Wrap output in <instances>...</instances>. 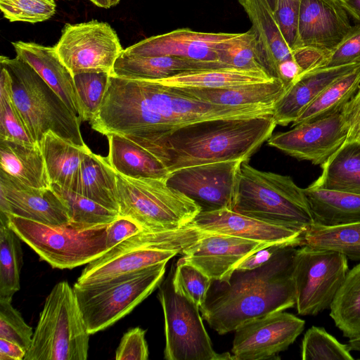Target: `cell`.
<instances>
[{
	"instance_id": "cell-45",
	"label": "cell",
	"mask_w": 360,
	"mask_h": 360,
	"mask_svg": "<svg viewBox=\"0 0 360 360\" xmlns=\"http://www.w3.org/2000/svg\"><path fill=\"white\" fill-rule=\"evenodd\" d=\"M360 64V25L333 51L318 69Z\"/></svg>"
},
{
	"instance_id": "cell-33",
	"label": "cell",
	"mask_w": 360,
	"mask_h": 360,
	"mask_svg": "<svg viewBox=\"0 0 360 360\" xmlns=\"http://www.w3.org/2000/svg\"><path fill=\"white\" fill-rule=\"evenodd\" d=\"M330 316L345 337H360V263L348 271L330 307Z\"/></svg>"
},
{
	"instance_id": "cell-58",
	"label": "cell",
	"mask_w": 360,
	"mask_h": 360,
	"mask_svg": "<svg viewBox=\"0 0 360 360\" xmlns=\"http://www.w3.org/2000/svg\"><path fill=\"white\" fill-rule=\"evenodd\" d=\"M120 0H109L110 7L116 6Z\"/></svg>"
},
{
	"instance_id": "cell-18",
	"label": "cell",
	"mask_w": 360,
	"mask_h": 360,
	"mask_svg": "<svg viewBox=\"0 0 360 360\" xmlns=\"http://www.w3.org/2000/svg\"><path fill=\"white\" fill-rule=\"evenodd\" d=\"M354 27L340 0H301L293 49L311 46L330 53Z\"/></svg>"
},
{
	"instance_id": "cell-27",
	"label": "cell",
	"mask_w": 360,
	"mask_h": 360,
	"mask_svg": "<svg viewBox=\"0 0 360 360\" xmlns=\"http://www.w3.org/2000/svg\"><path fill=\"white\" fill-rule=\"evenodd\" d=\"M0 165L1 170L26 186L51 187L39 144L0 140Z\"/></svg>"
},
{
	"instance_id": "cell-21",
	"label": "cell",
	"mask_w": 360,
	"mask_h": 360,
	"mask_svg": "<svg viewBox=\"0 0 360 360\" xmlns=\"http://www.w3.org/2000/svg\"><path fill=\"white\" fill-rule=\"evenodd\" d=\"M359 66L352 64L302 73L274 104L273 117L276 125L293 123L325 88Z\"/></svg>"
},
{
	"instance_id": "cell-26",
	"label": "cell",
	"mask_w": 360,
	"mask_h": 360,
	"mask_svg": "<svg viewBox=\"0 0 360 360\" xmlns=\"http://www.w3.org/2000/svg\"><path fill=\"white\" fill-rule=\"evenodd\" d=\"M181 93L209 103L226 106L274 105L285 91L278 78L220 89L176 88Z\"/></svg>"
},
{
	"instance_id": "cell-50",
	"label": "cell",
	"mask_w": 360,
	"mask_h": 360,
	"mask_svg": "<svg viewBox=\"0 0 360 360\" xmlns=\"http://www.w3.org/2000/svg\"><path fill=\"white\" fill-rule=\"evenodd\" d=\"M330 52L311 46H302L292 50V57L302 73L318 69Z\"/></svg>"
},
{
	"instance_id": "cell-20",
	"label": "cell",
	"mask_w": 360,
	"mask_h": 360,
	"mask_svg": "<svg viewBox=\"0 0 360 360\" xmlns=\"http://www.w3.org/2000/svg\"><path fill=\"white\" fill-rule=\"evenodd\" d=\"M209 232L267 243H290L300 246L302 233L288 227L267 223L228 208L200 212L190 224Z\"/></svg>"
},
{
	"instance_id": "cell-30",
	"label": "cell",
	"mask_w": 360,
	"mask_h": 360,
	"mask_svg": "<svg viewBox=\"0 0 360 360\" xmlns=\"http://www.w3.org/2000/svg\"><path fill=\"white\" fill-rule=\"evenodd\" d=\"M271 78L262 71L223 67L186 71L153 81L174 88L220 89L265 82Z\"/></svg>"
},
{
	"instance_id": "cell-46",
	"label": "cell",
	"mask_w": 360,
	"mask_h": 360,
	"mask_svg": "<svg viewBox=\"0 0 360 360\" xmlns=\"http://www.w3.org/2000/svg\"><path fill=\"white\" fill-rule=\"evenodd\" d=\"M300 1L301 0H277L273 11L281 33L292 51L297 37Z\"/></svg>"
},
{
	"instance_id": "cell-15",
	"label": "cell",
	"mask_w": 360,
	"mask_h": 360,
	"mask_svg": "<svg viewBox=\"0 0 360 360\" xmlns=\"http://www.w3.org/2000/svg\"><path fill=\"white\" fill-rule=\"evenodd\" d=\"M347 135L340 112L272 134L267 143L296 159L321 166L342 146Z\"/></svg>"
},
{
	"instance_id": "cell-32",
	"label": "cell",
	"mask_w": 360,
	"mask_h": 360,
	"mask_svg": "<svg viewBox=\"0 0 360 360\" xmlns=\"http://www.w3.org/2000/svg\"><path fill=\"white\" fill-rule=\"evenodd\" d=\"M77 193L118 212L116 171L107 157L90 150L83 159Z\"/></svg>"
},
{
	"instance_id": "cell-34",
	"label": "cell",
	"mask_w": 360,
	"mask_h": 360,
	"mask_svg": "<svg viewBox=\"0 0 360 360\" xmlns=\"http://www.w3.org/2000/svg\"><path fill=\"white\" fill-rule=\"evenodd\" d=\"M360 87V66L325 88L292 123L313 122L340 112Z\"/></svg>"
},
{
	"instance_id": "cell-16",
	"label": "cell",
	"mask_w": 360,
	"mask_h": 360,
	"mask_svg": "<svg viewBox=\"0 0 360 360\" xmlns=\"http://www.w3.org/2000/svg\"><path fill=\"white\" fill-rule=\"evenodd\" d=\"M278 243H290L259 242L229 235L209 233L185 249L181 255L186 262L201 270L212 280L224 281L248 257Z\"/></svg>"
},
{
	"instance_id": "cell-4",
	"label": "cell",
	"mask_w": 360,
	"mask_h": 360,
	"mask_svg": "<svg viewBox=\"0 0 360 360\" xmlns=\"http://www.w3.org/2000/svg\"><path fill=\"white\" fill-rule=\"evenodd\" d=\"M210 233L189 224L181 229H144L88 263L75 283L94 284L167 262Z\"/></svg>"
},
{
	"instance_id": "cell-29",
	"label": "cell",
	"mask_w": 360,
	"mask_h": 360,
	"mask_svg": "<svg viewBox=\"0 0 360 360\" xmlns=\"http://www.w3.org/2000/svg\"><path fill=\"white\" fill-rule=\"evenodd\" d=\"M304 191L314 224L333 226L360 221V194L310 186Z\"/></svg>"
},
{
	"instance_id": "cell-19",
	"label": "cell",
	"mask_w": 360,
	"mask_h": 360,
	"mask_svg": "<svg viewBox=\"0 0 360 360\" xmlns=\"http://www.w3.org/2000/svg\"><path fill=\"white\" fill-rule=\"evenodd\" d=\"M236 34L181 28L144 39L123 51L131 56H169L196 60L219 61L217 50L219 45Z\"/></svg>"
},
{
	"instance_id": "cell-3",
	"label": "cell",
	"mask_w": 360,
	"mask_h": 360,
	"mask_svg": "<svg viewBox=\"0 0 360 360\" xmlns=\"http://www.w3.org/2000/svg\"><path fill=\"white\" fill-rule=\"evenodd\" d=\"M232 210L304 233L314 224L304 188L287 175L240 164Z\"/></svg>"
},
{
	"instance_id": "cell-48",
	"label": "cell",
	"mask_w": 360,
	"mask_h": 360,
	"mask_svg": "<svg viewBox=\"0 0 360 360\" xmlns=\"http://www.w3.org/2000/svg\"><path fill=\"white\" fill-rule=\"evenodd\" d=\"M144 229L133 219L118 216V217L108 225L106 234V245L110 249Z\"/></svg>"
},
{
	"instance_id": "cell-49",
	"label": "cell",
	"mask_w": 360,
	"mask_h": 360,
	"mask_svg": "<svg viewBox=\"0 0 360 360\" xmlns=\"http://www.w3.org/2000/svg\"><path fill=\"white\" fill-rule=\"evenodd\" d=\"M341 114L347 130L345 143L360 142V87L344 105Z\"/></svg>"
},
{
	"instance_id": "cell-10",
	"label": "cell",
	"mask_w": 360,
	"mask_h": 360,
	"mask_svg": "<svg viewBox=\"0 0 360 360\" xmlns=\"http://www.w3.org/2000/svg\"><path fill=\"white\" fill-rule=\"evenodd\" d=\"M172 274L173 269L159 285L158 293L165 318V359H233L229 353L217 354L214 350L200 307L174 290Z\"/></svg>"
},
{
	"instance_id": "cell-28",
	"label": "cell",
	"mask_w": 360,
	"mask_h": 360,
	"mask_svg": "<svg viewBox=\"0 0 360 360\" xmlns=\"http://www.w3.org/2000/svg\"><path fill=\"white\" fill-rule=\"evenodd\" d=\"M108 140V160L118 173L131 178L166 179L169 172L154 155L137 143L117 134Z\"/></svg>"
},
{
	"instance_id": "cell-13",
	"label": "cell",
	"mask_w": 360,
	"mask_h": 360,
	"mask_svg": "<svg viewBox=\"0 0 360 360\" xmlns=\"http://www.w3.org/2000/svg\"><path fill=\"white\" fill-rule=\"evenodd\" d=\"M241 160H225L177 169L167 184L193 200L201 212L232 209Z\"/></svg>"
},
{
	"instance_id": "cell-22",
	"label": "cell",
	"mask_w": 360,
	"mask_h": 360,
	"mask_svg": "<svg viewBox=\"0 0 360 360\" xmlns=\"http://www.w3.org/2000/svg\"><path fill=\"white\" fill-rule=\"evenodd\" d=\"M16 56L27 62L82 120V108L74 77L61 61L55 47L34 42L13 41Z\"/></svg>"
},
{
	"instance_id": "cell-36",
	"label": "cell",
	"mask_w": 360,
	"mask_h": 360,
	"mask_svg": "<svg viewBox=\"0 0 360 360\" xmlns=\"http://www.w3.org/2000/svg\"><path fill=\"white\" fill-rule=\"evenodd\" d=\"M21 240L8 221L0 220V299L12 300L20 290L23 264Z\"/></svg>"
},
{
	"instance_id": "cell-37",
	"label": "cell",
	"mask_w": 360,
	"mask_h": 360,
	"mask_svg": "<svg viewBox=\"0 0 360 360\" xmlns=\"http://www.w3.org/2000/svg\"><path fill=\"white\" fill-rule=\"evenodd\" d=\"M217 53L219 61L227 66L262 71L268 75L260 44L252 27L222 42Z\"/></svg>"
},
{
	"instance_id": "cell-1",
	"label": "cell",
	"mask_w": 360,
	"mask_h": 360,
	"mask_svg": "<svg viewBox=\"0 0 360 360\" xmlns=\"http://www.w3.org/2000/svg\"><path fill=\"white\" fill-rule=\"evenodd\" d=\"M297 247L285 246L260 266L236 269L226 280H212L200 307L202 319L224 335L246 322L295 307L292 273Z\"/></svg>"
},
{
	"instance_id": "cell-8",
	"label": "cell",
	"mask_w": 360,
	"mask_h": 360,
	"mask_svg": "<svg viewBox=\"0 0 360 360\" xmlns=\"http://www.w3.org/2000/svg\"><path fill=\"white\" fill-rule=\"evenodd\" d=\"M119 216L143 229L171 230L189 225L201 212L193 200L164 179L131 178L116 172Z\"/></svg>"
},
{
	"instance_id": "cell-40",
	"label": "cell",
	"mask_w": 360,
	"mask_h": 360,
	"mask_svg": "<svg viewBox=\"0 0 360 360\" xmlns=\"http://www.w3.org/2000/svg\"><path fill=\"white\" fill-rule=\"evenodd\" d=\"M303 360H353L348 345L340 342L323 328L312 326L301 344Z\"/></svg>"
},
{
	"instance_id": "cell-11",
	"label": "cell",
	"mask_w": 360,
	"mask_h": 360,
	"mask_svg": "<svg viewBox=\"0 0 360 360\" xmlns=\"http://www.w3.org/2000/svg\"><path fill=\"white\" fill-rule=\"evenodd\" d=\"M349 271L347 257L337 251L303 245L292 260L295 307L302 316L330 309Z\"/></svg>"
},
{
	"instance_id": "cell-25",
	"label": "cell",
	"mask_w": 360,
	"mask_h": 360,
	"mask_svg": "<svg viewBox=\"0 0 360 360\" xmlns=\"http://www.w3.org/2000/svg\"><path fill=\"white\" fill-rule=\"evenodd\" d=\"M255 30L263 53L266 71L278 78V67L292 58V51L287 44L273 11L266 0H239Z\"/></svg>"
},
{
	"instance_id": "cell-54",
	"label": "cell",
	"mask_w": 360,
	"mask_h": 360,
	"mask_svg": "<svg viewBox=\"0 0 360 360\" xmlns=\"http://www.w3.org/2000/svg\"><path fill=\"white\" fill-rule=\"evenodd\" d=\"M345 11L360 22V0H340Z\"/></svg>"
},
{
	"instance_id": "cell-55",
	"label": "cell",
	"mask_w": 360,
	"mask_h": 360,
	"mask_svg": "<svg viewBox=\"0 0 360 360\" xmlns=\"http://www.w3.org/2000/svg\"><path fill=\"white\" fill-rule=\"evenodd\" d=\"M347 345L351 351L360 352V337L349 339Z\"/></svg>"
},
{
	"instance_id": "cell-9",
	"label": "cell",
	"mask_w": 360,
	"mask_h": 360,
	"mask_svg": "<svg viewBox=\"0 0 360 360\" xmlns=\"http://www.w3.org/2000/svg\"><path fill=\"white\" fill-rule=\"evenodd\" d=\"M167 263L73 289L87 331L103 330L129 314L163 281Z\"/></svg>"
},
{
	"instance_id": "cell-24",
	"label": "cell",
	"mask_w": 360,
	"mask_h": 360,
	"mask_svg": "<svg viewBox=\"0 0 360 360\" xmlns=\"http://www.w3.org/2000/svg\"><path fill=\"white\" fill-rule=\"evenodd\" d=\"M39 144L51 184L77 192L89 147L74 144L51 131L43 136Z\"/></svg>"
},
{
	"instance_id": "cell-43",
	"label": "cell",
	"mask_w": 360,
	"mask_h": 360,
	"mask_svg": "<svg viewBox=\"0 0 360 360\" xmlns=\"http://www.w3.org/2000/svg\"><path fill=\"white\" fill-rule=\"evenodd\" d=\"M0 9L11 22L37 23L53 17L56 4L55 0H0Z\"/></svg>"
},
{
	"instance_id": "cell-31",
	"label": "cell",
	"mask_w": 360,
	"mask_h": 360,
	"mask_svg": "<svg viewBox=\"0 0 360 360\" xmlns=\"http://www.w3.org/2000/svg\"><path fill=\"white\" fill-rule=\"evenodd\" d=\"M321 168L310 186L360 194V142L344 143Z\"/></svg>"
},
{
	"instance_id": "cell-38",
	"label": "cell",
	"mask_w": 360,
	"mask_h": 360,
	"mask_svg": "<svg viewBox=\"0 0 360 360\" xmlns=\"http://www.w3.org/2000/svg\"><path fill=\"white\" fill-rule=\"evenodd\" d=\"M11 77L1 66L0 77V140L11 141L26 145L39 144L32 136L17 110L11 95Z\"/></svg>"
},
{
	"instance_id": "cell-57",
	"label": "cell",
	"mask_w": 360,
	"mask_h": 360,
	"mask_svg": "<svg viewBox=\"0 0 360 360\" xmlns=\"http://www.w3.org/2000/svg\"><path fill=\"white\" fill-rule=\"evenodd\" d=\"M271 9L274 11L276 5L277 0H266Z\"/></svg>"
},
{
	"instance_id": "cell-17",
	"label": "cell",
	"mask_w": 360,
	"mask_h": 360,
	"mask_svg": "<svg viewBox=\"0 0 360 360\" xmlns=\"http://www.w3.org/2000/svg\"><path fill=\"white\" fill-rule=\"evenodd\" d=\"M0 214L15 215L49 225L70 222V211L52 187L26 186L0 172Z\"/></svg>"
},
{
	"instance_id": "cell-23",
	"label": "cell",
	"mask_w": 360,
	"mask_h": 360,
	"mask_svg": "<svg viewBox=\"0 0 360 360\" xmlns=\"http://www.w3.org/2000/svg\"><path fill=\"white\" fill-rule=\"evenodd\" d=\"M223 67L228 66L219 61L169 56H131L122 51L114 64L111 75L127 79L158 80L186 71Z\"/></svg>"
},
{
	"instance_id": "cell-2",
	"label": "cell",
	"mask_w": 360,
	"mask_h": 360,
	"mask_svg": "<svg viewBox=\"0 0 360 360\" xmlns=\"http://www.w3.org/2000/svg\"><path fill=\"white\" fill-rule=\"evenodd\" d=\"M273 114L197 122L176 129L165 139L160 160L170 172L225 160L248 161L271 136Z\"/></svg>"
},
{
	"instance_id": "cell-51",
	"label": "cell",
	"mask_w": 360,
	"mask_h": 360,
	"mask_svg": "<svg viewBox=\"0 0 360 360\" xmlns=\"http://www.w3.org/2000/svg\"><path fill=\"white\" fill-rule=\"evenodd\" d=\"M288 245L297 246L291 243H278L269 246L248 257L236 269H252L260 266L271 259L282 248Z\"/></svg>"
},
{
	"instance_id": "cell-44",
	"label": "cell",
	"mask_w": 360,
	"mask_h": 360,
	"mask_svg": "<svg viewBox=\"0 0 360 360\" xmlns=\"http://www.w3.org/2000/svg\"><path fill=\"white\" fill-rule=\"evenodd\" d=\"M33 333L21 314L13 307L12 300L0 299V338L16 343L27 352Z\"/></svg>"
},
{
	"instance_id": "cell-35",
	"label": "cell",
	"mask_w": 360,
	"mask_h": 360,
	"mask_svg": "<svg viewBox=\"0 0 360 360\" xmlns=\"http://www.w3.org/2000/svg\"><path fill=\"white\" fill-rule=\"evenodd\" d=\"M331 250L360 261V221L333 226L316 224L302 234V244Z\"/></svg>"
},
{
	"instance_id": "cell-14",
	"label": "cell",
	"mask_w": 360,
	"mask_h": 360,
	"mask_svg": "<svg viewBox=\"0 0 360 360\" xmlns=\"http://www.w3.org/2000/svg\"><path fill=\"white\" fill-rule=\"evenodd\" d=\"M305 321L284 311L246 322L237 328L231 352L235 360L278 359L304 328Z\"/></svg>"
},
{
	"instance_id": "cell-6",
	"label": "cell",
	"mask_w": 360,
	"mask_h": 360,
	"mask_svg": "<svg viewBox=\"0 0 360 360\" xmlns=\"http://www.w3.org/2000/svg\"><path fill=\"white\" fill-rule=\"evenodd\" d=\"M89 337L73 287L60 281L45 300L24 360H86Z\"/></svg>"
},
{
	"instance_id": "cell-56",
	"label": "cell",
	"mask_w": 360,
	"mask_h": 360,
	"mask_svg": "<svg viewBox=\"0 0 360 360\" xmlns=\"http://www.w3.org/2000/svg\"><path fill=\"white\" fill-rule=\"evenodd\" d=\"M94 4L98 7L108 8H110L109 0H89Z\"/></svg>"
},
{
	"instance_id": "cell-5",
	"label": "cell",
	"mask_w": 360,
	"mask_h": 360,
	"mask_svg": "<svg viewBox=\"0 0 360 360\" xmlns=\"http://www.w3.org/2000/svg\"><path fill=\"white\" fill-rule=\"evenodd\" d=\"M0 64L10 74L13 103L37 143L51 131L74 144L86 145L81 119L27 62L18 56H1Z\"/></svg>"
},
{
	"instance_id": "cell-42",
	"label": "cell",
	"mask_w": 360,
	"mask_h": 360,
	"mask_svg": "<svg viewBox=\"0 0 360 360\" xmlns=\"http://www.w3.org/2000/svg\"><path fill=\"white\" fill-rule=\"evenodd\" d=\"M110 74L82 72L73 75L82 108V121H90L98 111L106 91Z\"/></svg>"
},
{
	"instance_id": "cell-12",
	"label": "cell",
	"mask_w": 360,
	"mask_h": 360,
	"mask_svg": "<svg viewBox=\"0 0 360 360\" xmlns=\"http://www.w3.org/2000/svg\"><path fill=\"white\" fill-rule=\"evenodd\" d=\"M54 47L72 75L93 72L111 75L124 50L114 29L108 23L96 20L66 24Z\"/></svg>"
},
{
	"instance_id": "cell-7",
	"label": "cell",
	"mask_w": 360,
	"mask_h": 360,
	"mask_svg": "<svg viewBox=\"0 0 360 360\" xmlns=\"http://www.w3.org/2000/svg\"><path fill=\"white\" fill-rule=\"evenodd\" d=\"M5 217L22 241L53 268L72 269L108 250L106 234L110 224L49 225L12 214Z\"/></svg>"
},
{
	"instance_id": "cell-41",
	"label": "cell",
	"mask_w": 360,
	"mask_h": 360,
	"mask_svg": "<svg viewBox=\"0 0 360 360\" xmlns=\"http://www.w3.org/2000/svg\"><path fill=\"white\" fill-rule=\"evenodd\" d=\"M212 280L201 270L181 257L173 269L174 290L193 301L199 307L206 300Z\"/></svg>"
},
{
	"instance_id": "cell-47",
	"label": "cell",
	"mask_w": 360,
	"mask_h": 360,
	"mask_svg": "<svg viewBox=\"0 0 360 360\" xmlns=\"http://www.w3.org/2000/svg\"><path fill=\"white\" fill-rule=\"evenodd\" d=\"M146 330L140 327L128 330L115 351L116 360H147L149 352Z\"/></svg>"
},
{
	"instance_id": "cell-53",
	"label": "cell",
	"mask_w": 360,
	"mask_h": 360,
	"mask_svg": "<svg viewBox=\"0 0 360 360\" xmlns=\"http://www.w3.org/2000/svg\"><path fill=\"white\" fill-rule=\"evenodd\" d=\"M26 351L20 345L0 338V360H24Z\"/></svg>"
},
{
	"instance_id": "cell-39",
	"label": "cell",
	"mask_w": 360,
	"mask_h": 360,
	"mask_svg": "<svg viewBox=\"0 0 360 360\" xmlns=\"http://www.w3.org/2000/svg\"><path fill=\"white\" fill-rule=\"evenodd\" d=\"M54 191L68 206L70 222L78 226L108 224L115 220L119 214L96 202L70 190L51 185Z\"/></svg>"
},
{
	"instance_id": "cell-52",
	"label": "cell",
	"mask_w": 360,
	"mask_h": 360,
	"mask_svg": "<svg viewBox=\"0 0 360 360\" xmlns=\"http://www.w3.org/2000/svg\"><path fill=\"white\" fill-rule=\"evenodd\" d=\"M302 73L300 67L294 58L281 63L278 67V78L284 84L285 89Z\"/></svg>"
}]
</instances>
